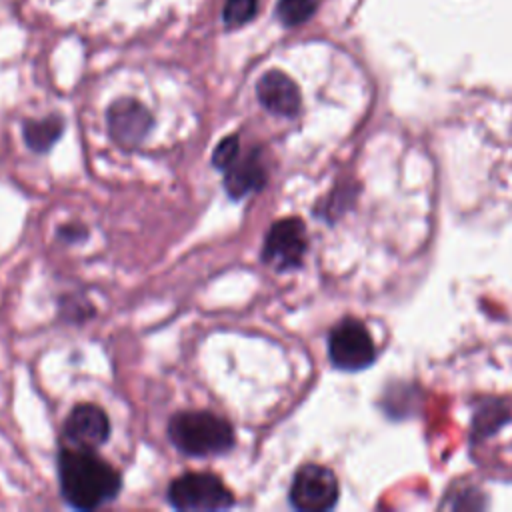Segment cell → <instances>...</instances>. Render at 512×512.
Segmentation results:
<instances>
[{"label": "cell", "instance_id": "1", "mask_svg": "<svg viewBox=\"0 0 512 512\" xmlns=\"http://www.w3.org/2000/svg\"><path fill=\"white\" fill-rule=\"evenodd\" d=\"M58 484L72 508L96 510L118 496L122 478L96 450L66 448L58 454Z\"/></svg>", "mask_w": 512, "mask_h": 512}, {"label": "cell", "instance_id": "11", "mask_svg": "<svg viewBox=\"0 0 512 512\" xmlns=\"http://www.w3.org/2000/svg\"><path fill=\"white\" fill-rule=\"evenodd\" d=\"M62 132H64V120L58 114H50L38 120H26L22 124V136L26 146L38 154L48 152L60 140Z\"/></svg>", "mask_w": 512, "mask_h": 512}, {"label": "cell", "instance_id": "2", "mask_svg": "<svg viewBox=\"0 0 512 512\" xmlns=\"http://www.w3.org/2000/svg\"><path fill=\"white\" fill-rule=\"evenodd\" d=\"M168 438L186 456L224 454L236 442L232 424L208 410L176 412L168 422Z\"/></svg>", "mask_w": 512, "mask_h": 512}, {"label": "cell", "instance_id": "7", "mask_svg": "<svg viewBox=\"0 0 512 512\" xmlns=\"http://www.w3.org/2000/svg\"><path fill=\"white\" fill-rule=\"evenodd\" d=\"M152 124L154 118L150 110L134 98H118L106 110L108 134L114 144L124 150L140 146V142L152 130Z\"/></svg>", "mask_w": 512, "mask_h": 512}, {"label": "cell", "instance_id": "5", "mask_svg": "<svg viewBox=\"0 0 512 512\" xmlns=\"http://www.w3.org/2000/svg\"><path fill=\"white\" fill-rule=\"evenodd\" d=\"M308 250L306 226L300 218L276 220L266 232L262 244V262L276 272H286L302 266Z\"/></svg>", "mask_w": 512, "mask_h": 512}, {"label": "cell", "instance_id": "8", "mask_svg": "<svg viewBox=\"0 0 512 512\" xmlns=\"http://www.w3.org/2000/svg\"><path fill=\"white\" fill-rule=\"evenodd\" d=\"M64 436L74 448L98 450L110 438V420L96 404H76L64 422Z\"/></svg>", "mask_w": 512, "mask_h": 512}, {"label": "cell", "instance_id": "4", "mask_svg": "<svg viewBox=\"0 0 512 512\" xmlns=\"http://www.w3.org/2000/svg\"><path fill=\"white\" fill-rule=\"evenodd\" d=\"M328 358L340 370L368 368L376 358V346L366 326L352 318L336 324L328 336Z\"/></svg>", "mask_w": 512, "mask_h": 512}, {"label": "cell", "instance_id": "10", "mask_svg": "<svg viewBox=\"0 0 512 512\" xmlns=\"http://www.w3.org/2000/svg\"><path fill=\"white\" fill-rule=\"evenodd\" d=\"M266 184V168L260 150L254 148L246 156H238L234 164L224 170V190L232 200H242L248 194L260 192Z\"/></svg>", "mask_w": 512, "mask_h": 512}, {"label": "cell", "instance_id": "14", "mask_svg": "<svg viewBox=\"0 0 512 512\" xmlns=\"http://www.w3.org/2000/svg\"><path fill=\"white\" fill-rule=\"evenodd\" d=\"M240 154H242L240 152V136L230 134L216 144V148L212 152V166L224 172L230 164H234L238 160Z\"/></svg>", "mask_w": 512, "mask_h": 512}, {"label": "cell", "instance_id": "3", "mask_svg": "<svg viewBox=\"0 0 512 512\" xmlns=\"http://www.w3.org/2000/svg\"><path fill=\"white\" fill-rule=\"evenodd\" d=\"M166 498L172 508L184 512H216L234 504V494L210 472L180 474L170 482Z\"/></svg>", "mask_w": 512, "mask_h": 512}, {"label": "cell", "instance_id": "15", "mask_svg": "<svg viewBox=\"0 0 512 512\" xmlns=\"http://www.w3.org/2000/svg\"><path fill=\"white\" fill-rule=\"evenodd\" d=\"M58 236L64 242H80V240H84L88 236V230L84 226H80V224H68V226H62L58 230Z\"/></svg>", "mask_w": 512, "mask_h": 512}, {"label": "cell", "instance_id": "12", "mask_svg": "<svg viewBox=\"0 0 512 512\" xmlns=\"http://www.w3.org/2000/svg\"><path fill=\"white\" fill-rule=\"evenodd\" d=\"M316 0H278L276 16L284 26H300L316 12Z\"/></svg>", "mask_w": 512, "mask_h": 512}, {"label": "cell", "instance_id": "13", "mask_svg": "<svg viewBox=\"0 0 512 512\" xmlns=\"http://www.w3.org/2000/svg\"><path fill=\"white\" fill-rule=\"evenodd\" d=\"M258 12V0H226L222 8V20L228 28L248 24Z\"/></svg>", "mask_w": 512, "mask_h": 512}, {"label": "cell", "instance_id": "6", "mask_svg": "<svg viewBox=\"0 0 512 512\" xmlns=\"http://www.w3.org/2000/svg\"><path fill=\"white\" fill-rule=\"evenodd\" d=\"M338 480L334 472L320 464H304L292 478L290 504L302 512H326L338 502Z\"/></svg>", "mask_w": 512, "mask_h": 512}, {"label": "cell", "instance_id": "9", "mask_svg": "<svg viewBox=\"0 0 512 512\" xmlns=\"http://www.w3.org/2000/svg\"><path fill=\"white\" fill-rule=\"evenodd\" d=\"M258 102L276 116L292 118L298 114L302 98L298 84L282 70H268L256 84Z\"/></svg>", "mask_w": 512, "mask_h": 512}]
</instances>
